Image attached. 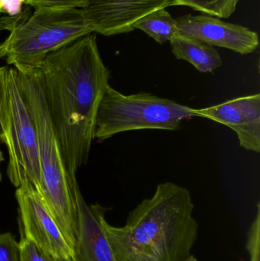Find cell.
Here are the masks:
<instances>
[{"mask_svg":"<svg viewBox=\"0 0 260 261\" xmlns=\"http://www.w3.org/2000/svg\"><path fill=\"white\" fill-rule=\"evenodd\" d=\"M70 179L86 164L111 73L90 34L49 54L37 72Z\"/></svg>","mask_w":260,"mask_h":261,"instance_id":"obj_1","label":"cell"},{"mask_svg":"<svg viewBox=\"0 0 260 261\" xmlns=\"http://www.w3.org/2000/svg\"><path fill=\"white\" fill-rule=\"evenodd\" d=\"M189 190L159 184L151 198L130 213L123 227H103L116 261H184L198 236Z\"/></svg>","mask_w":260,"mask_h":261,"instance_id":"obj_2","label":"cell"},{"mask_svg":"<svg viewBox=\"0 0 260 261\" xmlns=\"http://www.w3.org/2000/svg\"><path fill=\"white\" fill-rule=\"evenodd\" d=\"M9 37L0 44V58L20 73L34 75L44 58L93 33L79 8L35 7L0 20Z\"/></svg>","mask_w":260,"mask_h":261,"instance_id":"obj_3","label":"cell"},{"mask_svg":"<svg viewBox=\"0 0 260 261\" xmlns=\"http://www.w3.org/2000/svg\"><path fill=\"white\" fill-rule=\"evenodd\" d=\"M19 76L38 132L41 176L39 196L73 250L76 217L72 182L75 179H70L66 169L39 77L37 73H19Z\"/></svg>","mask_w":260,"mask_h":261,"instance_id":"obj_4","label":"cell"},{"mask_svg":"<svg viewBox=\"0 0 260 261\" xmlns=\"http://www.w3.org/2000/svg\"><path fill=\"white\" fill-rule=\"evenodd\" d=\"M195 117L194 109L148 93L125 95L108 86L99 104L94 138L102 141L130 130H177Z\"/></svg>","mask_w":260,"mask_h":261,"instance_id":"obj_5","label":"cell"},{"mask_svg":"<svg viewBox=\"0 0 260 261\" xmlns=\"http://www.w3.org/2000/svg\"><path fill=\"white\" fill-rule=\"evenodd\" d=\"M0 141L7 147V173L14 187L32 184L38 194L41 191L38 138L33 115L13 67L6 72V93L0 116Z\"/></svg>","mask_w":260,"mask_h":261,"instance_id":"obj_6","label":"cell"},{"mask_svg":"<svg viewBox=\"0 0 260 261\" xmlns=\"http://www.w3.org/2000/svg\"><path fill=\"white\" fill-rule=\"evenodd\" d=\"M21 234L53 258H73V251L59 225L35 187L29 184L16 188Z\"/></svg>","mask_w":260,"mask_h":261,"instance_id":"obj_7","label":"cell"},{"mask_svg":"<svg viewBox=\"0 0 260 261\" xmlns=\"http://www.w3.org/2000/svg\"><path fill=\"white\" fill-rule=\"evenodd\" d=\"M174 6V0H83L79 9L93 32L111 36L133 32L145 15Z\"/></svg>","mask_w":260,"mask_h":261,"instance_id":"obj_8","label":"cell"},{"mask_svg":"<svg viewBox=\"0 0 260 261\" xmlns=\"http://www.w3.org/2000/svg\"><path fill=\"white\" fill-rule=\"evenodd\" d=\"M176 21L179 32L211 46L224 47L242 55L253 53L259 47L256 32L241 24L224 22L217 17L189 14L178 17Z\"/></svg>","mask_w":260,"mask_h":261,"instance_id":"obj_9","label":"cell"},{"mask_svg":"<svg viewBox=\"0 0 260 261\" xmlns=\"http://www.w3.org/2000/svg\"><path fill=\"white\" fill-rule=\"evenodd\" d=\"M76 207L74 261H116L104 230L107 208L85 202L76 179L72 182Z\"/></svg>","mask_w":260,"mask_h":261,"instance_id":"obj_10","label":"cell"},{"mask_svg":"<svg viewBox=\"0 0 260 261\" xmlns=\"http://www.w3.org/2000/svg\"><path fill=\"white\" fill-rule=\"evenodd\" d=\"M194 115L228 127L236 133L241 147L259 153V93L235 98L207 108L194 109Z\"/></svg>","mask_w":260,"mask_h":261,"instance_id":"obj_11","label":"cell"},{"mask_svg":"<svg viewBox=\"0 0 260 261\" xmlns=\"http://www.w3.org/2000/svg\"><path fill=\"white\" fill-rule=\"evenodd\" d=\"M169 43L177 59L190 63L201 73H211L222 66L218 50L199 40L178 32Z\"/></svg>","mask_w":260,"mask_h":261,"instance_id":"obj_12","label":"cell"},{"mask_svg":"<svg viewBox=\"0 0 260 261\" xmlns=\"http://www.w3.org/2000/svg\"><path fill=\"white\" fill-rule=\"evenodd\" d=\"M139 29L154 38L159 44L169 41L179 32L177 21L166 9H160L145 15L134 24Z\"/></svg>","mask_w":260,"mask_h":261,"instance_id":"obj_13","label":"cell"},{"mask_svg":"<svg viewBox=\"0 0 260 261\" xmlns=\"http://www.w3.org/2000/svg\"><path fill=\"white\" fill-rule=\"evenodd\" d=\"M240 0H174V6L190 7L203 14L228 18L236 10Z\"/></svg>","mask_w":260,"mask_h":261,"instance_id":"obj_14","label":"cell"},{"mask_svg":"<svg viewBox=\"0 0 260 261\" xmlns=\"http://www.w3.org/2000/svg\"><path fill=\"white\" fill-rule=\"evenodd\" d=\"M247 249L250 261H260V204L258 203L254 220L250 225L247 236Z\"/></svg>","mask_w":260,"mask_h":261,"instance_id":"obj_15","label":"cell"},{"mask_svg":"<svg viewBox=\"0 0 260 261\" xmlns=\"http://www.w3.org/2000/svg\"><path fill=\"white\" fill-rule=\"evenodd\" d=\"M0 261H21L20 243L10 232L0 233Z\"/></svg>","mask_w":260,"mask_h":261,"instance_id":"obj_16","label":"cell"},{"mask_svg":"<svg viewBox=\"0 0 260 261\" xmlns=\"http://www.w3.org/2000/svg\"><path fill=\"white\" fill-rule=\"evenodd\" d=\"M21 261H53V258L41 251L33 242L21 234Z\"/></svg>","mask_w":260,"mask_h":261,"instance_id":"obj_17","label":"cell"},{"mask_svg":"<svg viewBox=\"0 0 260 261\" xmlns=\"http://www.w3.org/2000/svg\"><path fill=\"white\" fill-rule=\"evenodd\" d=\"M83 0H25L24 4L32 7L80 8Z\"/></svg>","mask_w":260,"mask_h":261,"instance_id":"obj_18","label":"cell"},{"mask_svg":"<svg viewBox=\"0 0 260 261\" xmlns=\"http://www.w3.org/2000/svg\"><path fill=\"white\" fill-rule=\"evenodd\" d=\"M3 10L10 16H15L21 12V6L24 4L25 0H1Z\"/></svg>","mask_w":260,"mask_h":261,"instance_id":"obj_19","label":"cell"},{"mask_svg":"<svg viewBox=\"0 0 260 261\" xmlns=\"http://www.w3.org/2000/svg\"><path fill=\"white\" fill-rule=\"evenodd\" d=\"M8 67H0V116H1L2 109L4 102L5 93H6V72ZM0 155H2L0 152Z\"/></svg>","mask_w":260,"mask_h":261,"instance_id":"obj_20","label":"cell"},{"mask_svg":"<svg viewBox=\"0 0 260 261\" xmlns=\"http://www.w3.org/2000/svg\"><path fill=\"white\" fill-rule=\"evenodd\" d=\"M53 261H74L72 259L53 258Z\"/></svg>","mask_w":260,"mask_h":261,"instance_id":"obj_21","label":"cell"},{"mask_svg":"<svg viewBox=\"0 0 260 261\" xmlns=\"http://www.w3.org/2000/svg\"><path fill=\"white\" fill-rule=\"evenodd\" d=\"M184 261H197V260L194 256L191 255L190 257H188V258L186 259Z\"/></svg>","mask_w":260,"mask_h":261,"instance_id":"obj_22","label":"cell"},{"mask_svg":"<svg viewBox=\"0 0 260 261\" xmlns=\"http://www.w3.org/2000/svg\"><path fill=\"white\" fill-rule=\"evenodd\" d=\"M2 10H3V4H2L1 0H0V13H1Z\"/></svg>","mask_w":260,"mask_h":261,"instance_id":"obj_23","label":"cell"}]
</instances>
